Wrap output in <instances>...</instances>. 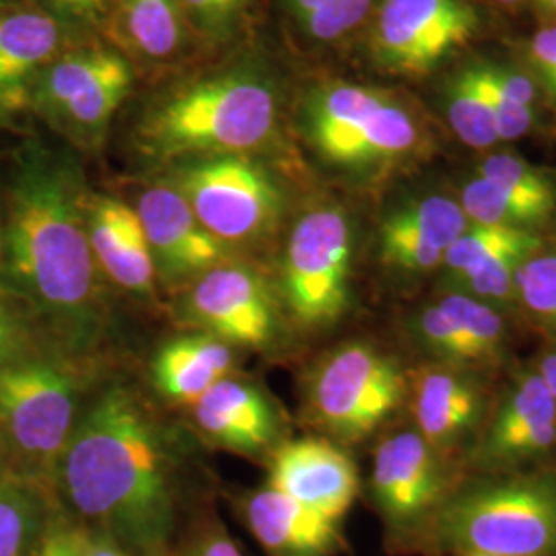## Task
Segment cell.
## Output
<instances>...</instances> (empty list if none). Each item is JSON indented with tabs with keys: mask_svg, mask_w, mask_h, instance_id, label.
I'll list each match as a JSON object with an SVG mask.
<instances>
[{
	"mask_svg": "<svg viewBox=\"0 0 556 556\" xmlns=\"http://www.w3.org/2000/svg\"><path fill=\"white\" fill-rule=\"evenodd\" d=\"M457 202L468 223L477 225L538 231L556 215V202L519 194L477 174L462 186Z\"/></svg>",
	"mask_w": 556,
	"mask_h": 556,
	"instance_id": "cell-27",
	"label": "cell"
},
{
	"mask_svg": "<svg viewBox=\"0 0 556 556\" xmlns=\"http://www.w3.org/2000/svg\"><path fill=\"white\" fill-rule=\"evenodd\" d=\"M245 521L275 556H328L338 546L337 521L303 507L275 486L248 498Z\"/></svg>",
	"mask_w": 556,
	"mask_h": 556,
	"instance_id": "cell-23",
	"label": "cell"
},
{
	"mask_svg": "<svg viewBox=\"0 0 556 556\" xmlns=\"http://www.w3.org/2000/svg\"><path fill=\"white\" fill-rule=\"evenodd\" d=\"M0 233H2V231H0Z\"/></svg>",
	"mask_w": 556,
	"mask_h": 556,
	"instance_id": "cell-48",
	"label": "cell"
},
{
	"mask_svg": "<svg viewBox=\"0 0 556 556\" xmlns=\"http://www.w3.org/2000/svg\"><path fill=\"white\" fill-rule=\"evenodd\" d=\"M493 2H497L498 7H503L507 11H517V9H521L530 0H493Z\"/></svg>",
	"mask_w": 556,
	"mask_h": 556,
	"instance_id": "cell-44",
	"label": "cell"
},
{
	"mask_svg": "<svg viewBox=\"0 0 556 556\" xmlns=\"http://www.w3.org/2000/svg\"><path fill=\"white\" fill-rule=\"evenodd\" d=\"M270 486L338 521L357 497L358 478L353 459L330 441L299 439L275 454Z\"/></svg>",
	"mask_w": 556,
	"mask_h": 556,
	"instance_id": "cell-19",
	"label": "cell"
},
{
	"mask_svg": "<svg viewBox=\"0 0 556 556\" xmlns=\"http://www.w3.org/2000/svg\"><path fill=\"white\" fill-rule=\"evenodd\" d=\"M526 231L532 229H514L498 225H477L468 223V227L459 233V238L450 245L443 264H441V282L443 287L466 277L478 264L507 248Z\"/></svg>",
	"mask_w": 556,
	"mask_h": 556,
	"instance_id": "cell-32",
	"label": "cell"
},
{
	"mask_svg": "<svg viewBox=\"0 0 556 556\" xmlns=\"http://www.w3.org/2000/svg\"><path fill=\"white\" fill-rule=\"evenodd\" d=\"M334 0H277L285 21L299 40L314 48H330V13Z\"/></svg>",
	"mask_w": 556,
	"mask_h": 556,
	"instance_id": "cell-35",
	"label": "cell"
},
{
	"mask_svg": "<svg viewBox=\"0 0 556 556\" xmlns=\"http://www.w3.org/2000/svg\"><path fill=\"white\" fill-rule=\"evenodd\" d=\"M31 2L91 31H100L114 0H31Z\"/></svg>",
	"mask_w": 556,
	"mask_h": 556,
	"instance_id": "cell-37",
	"label": "cell"
},
{
	"mask_svg": "<svg viewBox=\"0 0 556 556\" xmlns=\"http://www.w3.org/2000/svg\"><path fill=\"white\" fill-rule=\"evenodd\" d=\"M194 556H243L238 548V544L225 534H215L206 538L197 551Z\"/></svg>",
	"mask_w": 556,
	"mask_h": 556,
	"instance_id": "cell-40",
	"label": "cell"
},
{
	"mask_svg": "<svg viewBox=\"0 0 556 556\" xmlns=\"http://www.w3.org/2000/svg\"><path fill=\"white\" fill-rule=\"evenodd\" d=\"M200 429L223 447L258 454L277 438V415L252 383L223 378L194 404Z\"/></svg>",
	"mask_w": 556,
	"mask_h": 556,
	"instance_id": "cell-22",
	"label": "cell"
},
{
	"mask_svg": "<svg viewBox=\"0 0 556 556\" xmlns=\"http://www.w3.org/2000/svg\"><path fill=\"white\" fill-rule=\"evenodd\" d=\"M538 20L544 23H556V0H530Z\"/></svg>",
	"mask_w": 556,
	"mask_h": 556,
	"instance_id": "cell-43",
	"label": "cell"
},
{
	"mask_svg": "<svg viewBox=\"0 0 556 556\" xmlns=\"http://www.w3.org/2000/svg\"><path fill=\"white\" fill-rule=\"evenodd\" d=\"M149 241L155 270L167 282L194 280L231 258L229 250L197 219L188 200L167 178L144 186L132 204Z\"/></svg>",
	"mask_w": 556,
	"mask_h": 556,
	"instance_id": "cell-18",
	"label": "cell"
},
{
	"mask_svg": "<svg viewBox=\"0 0 556 556\" xmlns=\"http://www.w3.org/2000/svg\"><path fill=\"white\" fill-rule=\"evenodd\" d=\"M413 413L418 433L445 454L478 427L484 397L464 369L450 365L425 367L413 376Z\"/></svg>",
	"mask_w": 556,
	"mask_h": 556,
	"instance_id": "cell-21",
	"label": "cell"
},
{
	"mask_svg": "<svg viewBox=\"0 0 556 556\" xmlns=\"http://www.w3.org/2000/svg\"><path fill=\"white\" fill-rule=\"evenodd\" d=\"M441 456L417 429L381 439L374 457L371 495L390 528L410 530L425 517L435 516L450 493Z\"/></svg>",
	"mask_w": 556,
	"mask_h": 556,
	"instance_id": "cell-14",
	"label": "cell"
},
{
	"mask_svg": "<svg viewBox=\"0 0 556 556\" xmlns=\"http://www.w3.org/2000/svg\"><path fill=\"white\" fill-rule=\"evenodd\" d=\"M480 178L495 181L519 194L556 202V181L542 167L519 157L511 151H497L484 155L475 169Z\"/></svg>",
	"mask_w": 556,
	"mask_h": 556,
	"instance_id": "cell-33",
	"label": "cell"
},
{
	"mask_svg": "<svg viewBox=\"0 0 556 556\" xmlns=\"http://www.w3.org/2000/svg\"><path fill=\"white\" fill-rule=\"evenodd\" d=\"M406 396L396 361L365 342L330 353L314 371L309 404L319 425L344 441L371 435Z\"/></svg>",
	"mask_w": 556,
	"mask_h": 556,
	"instance_id": "cell-10",
	"label": "cell"
},
{
	"mask_svg": "<svg viewBox=\"0 0 556 556\" xmlns=\"http://www.w3.org/2000/svg\"><path fill=\"white\" fill-rule=\"evenodd\" d=\"M233 357L229 344L215 337L178 338L161 346L153 361V383L161 396L197 404L217 381L227 378Z\"/></svg>",
	"mask_w": 556,
	"mask_h": 556,
	"instance_id": "cell-24",
	"label": "cell"
},
{
	"mask_svg": "<svg viewBox=\"0 0 556 556\" xmlns=\"http://www.w3.org/2000/svg\"><path fill=\"white\" fill-rule=\"evenodd\" d=\"M60 464L66 497L83 516L147 551L165 542L174 523L172 457L130 390L114 386L93 400Z\"/></svg>",
	"mask_w": 556,
	"mask_h": 556,
	"instance_id": "cell-3",
	"label": "cell"
},
{
	"mask_svg": "<svg viewBox=\"0 0 556 556\" xmlns=\"http://www.w3.org/2000/svg\"><path fill=\"white\" fill-rule=\"evenodd\" d=\"M85 556H128L122 553L118 546L110 538L101 536L91 540L87 538L85 542Z\"/></svg>",
	"mask_w": 556,
	"mask_h": 556,
	"instance_id": "cell-42",
	"label": "cell"
},
{
	"mask_svg": "<svg viewBox=\"0 0 556 556\" xmlns=\"http://www.w3.org/2000/svg\"><path fill=\"white\" fill-rule=\"evenodd\" d=\"M85 534L56 528L43 540L40 556H85Z\"/></svg>",
	"mask_w": 556,
	"mask_h": 556,
	"instance_id": "cell-39",
	"label": "cell"
},
{
	"mask_svg": "<svg viewBox=\"0 0 556 556\" xmlns=\"http://www.w3.org/2000/svg\"><path fill=\"white\" fill-rule=\"evenodd\" d=\"M79 161L41 140L21 144L7 181L4 266L11 282L77 349L101 337L100 266L87 231Z\"/></svg>",
	"mask_w": 556,
	"mask_h": 556,
	"instance_id": "cell-1",
	"label": "cell"
},
{
	"mask_svg": "<svg viewBox=\"0 0 556 556\" xmlns=\"http://www.w3.org/2000/svg\"><path fill=\"white\" fill-rule=\"evenodd\" d=\"M289 118L282 77L254 43L155 80L140 98L128 135L140 157L157 165L266 155Z\"/></svg>",
	"mask_w": 556,
	"mask_h": 556,
	"instance_id": "cell-2",
	"label": "cell"
},
{
	"mask_svg": "<svg viewBox=\"0 0 556 556\" xmlns=\"http://www.w3.org/2000/svg\"><path fill=\"white\" fill-rule=\"evenodd\" d=\"M355 229L334 202L305 208L293 223L282 252V295L303 326L337 321L351 293Z\"/></svg>",
	"mask_w": 556,
	"mask_h": 556,
	"instance_id": "cell-9",
	"label": "cell"
},
{
	"mask_svg": "<svg viewBox=\"0 0 556 556\" xmlns=\"http://www.w3.org/2000/svg\"><path fill=\"white\" fill-rule=\"evenodd\" d=\"M540 231H526L521 238L498 250L491 258L472 268L466 277L443 287V291H462L480 299L501 312L516 307V277L519 266L542 243Z\"/></svg>",
	"mask_w": 556,
	"mask_h": 556,
	"instance_id": "cell-28",
	"label": "cell"
},
{
	"mask_svg": "<svg viewBox=\"0 0 556 556\" xmlns=\"http://www.w3.org/2000/svg\"><path fill=\"white\" fill-rule=\"evenodd\" d=\"M530 75L556 101V23H544L528 41Z\"/></svg>",
	"mask_w": 556,
	"mask_h": 556,
	"instance_id": "cell-36",
	"label": "cell"
},
{
	"mask_svg": "<svg viewBox=\"0 0 556 556\" xmlns=\"http://www.w3.org/2000/svg\"><path fill=\"white\" fill-rule=\"evenodd\" d=\"M538 376L544 381V386L548 388V392L556 400V349L548 351L544 357L540 358L536 367Z\"/></svg>",
	"mask_w": 556,
	"mask_h": 556,
	"instance_id": "cell-41",
	"label": "cell"
},
{
	"mask_svg": "<svg viewBox=\"0 0 556 556\" xmlns=\"http://www.w3.org/2000/svg\"><path fill=\"white\" fill-rule=\"evenodd\" d=\"M556 447V400L536 369L521 374L501 397L468 464L480 475L519 472Z\"/></svg>",
	"mask_w": 556,
	"mask_h": 556,
	"instance_id": "cell-13",
	"label": "cell"
},
{
	"mask_svg": "<svg viewBox=\"0 0 556 556\" xmlns=\"http://www.w3.org/2000/svg\"><path fill=\"white\" fill-rule=\"evenodd\" d=\"M17 2H23V0H0V11L13 7V4H17Z\"/></svg>",
	"mask_w": 556,
	"mask_h": 556,
	"instance_id": "cell-45",
	"label": "cell"
},
{
	"mask_svg": "<svg viewBox=\"0 0 556 556\" xmlns=\"http://www.w3.org/2000/svg\"><path fill=\"white\" fill-rule=\"evenodd\" d=\"M87 231L93 258L108 277L132 293L153 291L157 270L132 204L89 192Z\"/></svg>",
	"mask_w": 556,
	"mask_h": 556,
	"instance_id": "cell-20",
	"label": "cell"
},
{
	"mask_svg": "<svg viewBox=\"0 0 556 556\" xmlns=\"http://www.w3.org/2000/svg\"><path fill=\"white\" fill-rule=\"evenodd\" d=\"M100 34L151 83L204 62L178 0H114Z\"/></svg>",
	"mask_w": 556,
	"mask_h": 556,
	"instance_id": "cell-17",
	"label": "cell"
},
{
	"mask_svg": "<svg viewBox=\"0 0 556 556\" xmlns=\"http://www.w3.org/2000/svg\"><path fill=\"white\" fill-rule=\"evenodd\" d=\"M98 38L36 2L0 11V122L27 112L34 83L66 52Z\"/></svg>",
	"mask_w": 556,
	"mask_h": 556,
	"instance_id": "cell-12",
	"label": "cell"
},
{
	"mask_svg": "<svg viewBox=\"0 0 556 556\" xmlns=\"http://www.w3.org/2000/svg\"><path fill=\"white\" fill-rule=\"evenodd\" d=\"M4 258V245H2V233H0V262Z\"/></svg>",
	"mask_w": 556,
	"mask_h": 556,
	"instance_id": "cell-46",
	"label": "cell"
},
{
	"mask_svg": "<svg viewBox=\"0 0 556 556\" xmlns=\"http://www.w3.org/2000/svg\"><path fill=\"white\" fill-rule=\"evenodd\" d=\"M169 179L202 227L229 248L273 236L285 213V190L262 155H215L169 165Z\"/></svg>",
	"mask_w": 556,
	"mask_h": 556,
	"instance_id": "cell-7",
	"label": "cell"
},
{
	"mask_svg": "<svg viewBox=\"0 0 556 556\" xmlns=\"http://www.w3.org/2000/svg\"><path fill=\"white\" fill-rule=\"evenodd\" d=\"M482 15L470 0H379L365 56L386 77L422 79L477 38Z\"/></svg>",
	"mask_w": 556,
	"mask_h": 556,
	"instance_id": "cell-8",
	"label": "cell"
},
{
	"mask_svg": "<svg viewBox=\"0 0 556 556\" xmlns=\"http://www.w3.org/2000/svg\"><path fill=\"white\" fill-rule=\"evenodd\" d=\"M457 555L556 556V472L482 475L447 493L431 521Z\"/></svg>",
	"mask_w": 556,
	"mask_h": 556,
	"instance_id": "cell-5",
	"label": "cell"
},
{
	"mask_svg": "<svg viewBox=\"0 0 556 556\" xmlns=\"http://www.w3.org/2000/svg\"><path fill=\"white\" fill-rule=\"evenodd\" d=\"M289 118L326 169L355 181L383 178L431 149V130L417 103L392 87L314 80L289 105Z\"/></svg>",
	"mask_w": 556,
	"mask_h": 556,
	"instance_id": "cell-4",
	"label": "cell"
},
{
	"mask_svg": "<svg viewBox=\"0 0 556 556\" xmlns=\"http://www.w3.org/2000/svg\"><path fill=\"white\" fill-rule=\"evenodd\" d=\"M38 509L20 489L0 491V556H23L36 534Z\"/></svg>",
	"mask_w": 556,
	"mask_h": 556,
	"instance_id": "cell-34",
	"label": "cell"
},
{
	"mask_svg": "<svg viewBox=\"0 0 556 556\" xmlns=\"http://www.w3.org/2000/svg\"><path fill=\"white\" fill-rule=\"evenodd\" d=\"M204 60L252 43L260 0H178Z\"/></svg>",
	"mask_w": 556,
	"mask_h": 556,
	"instance_id": "cell-25",
	"label": "cell"
},
{
	"mask_svg": "<svg viewBox=\"0 0 556 556\" xmlns=\"http://www.w3.org/2000/svg\"><path fill=\"white\" fill-rule=\"evenodd\" d=\"M139 80L130 60L93 38L54 60L31 87L27 112L83 153L103 149Z\"/></svg>",
	"mask_w": 556,
	"mask_h": 556,
	"instance_id": "cell-6",
	"label": "cell"
},
{
	"mask_svg": "<svg viewBox=\"0 0 556 556\" xmlns=\"http://www.w3.org/2000/svg\"><path fill=\"white\" fill-rule=\"evenodd\" d=\"M190 316L215 338L241 346H264L277 332V307L256 268L225 260L194 278Z\"/></svg>",
	"mask_w": 556,
	"mask_h": 556,
	"instance_id": "cell-15",
	"label": "cell"
},
{
	"mask_svg": "<svg viewBox=\"0 0 556 556\" xmlns=\"http://www.w3.org/2000/svg\"><path fill=\"white\" fill-rule=\"evenodd\" d=\"M410 334L415 338L418 349H422L429 357L435 358L439 365L450 367H470L480 365L472 342L452 316V312L435 299L433 303L420 307L410 319Z\"/></svg>",
	"mask_w": 556,
	"mask_h": 556,
	"instance_id": "cell-30",
	"label": "cell"
},
{
	"mask_svg": "<svg viewBox=\"0 0 556 556\" xmlns=\"http://www.w3.org/2000/svg\"><path fill=\"white\" fill-rule=\"evenodd\" d=\"M459 556H495V555H484V553H466V555Z\"/></svg>",
	"mask_w": 556,
	"mask_h": 556,
	"instance_id": "cell-47",
	"label": "cell"
},
{
	"mask_svg": "<svg viewBox=\"0 0 556 556\" xmlns=\"http://www.w3.org/2000/svg\"><path fill=\"white\" fill-rule=\"evenodd\" d=\"M441 110L454 135L466 147L493 151L501 144L497 119L478 79L475 60L462 64L443 80Z\"/></svg>",
	"mask_w": 556,
	"mask_h": 556,
	"instance_id": "cell-26",
	"label": "cell"
},
{
	"mask_svg": "<svg viewBox=\"0 0 556 556\" xmlns=\"http://www.w3.org/2000/svg\"><path fill=\"white\" fill-rule=\"evenodd\" d=\"M516 307L542 334L556 340V238L542 239L519 266Z\"/></svg>",
	"mask_w": 556,
	"mask_h": 556,
	"instance_id": "cell-29",
	"label": "cell"
},
{
	"mask_svg": "<svg viewBox=\"0 0 556 556\" xmlns=\"http://www.w3.org/2000/svg\"><path fill=\"white\" fill-rule=\"evenodd\" d=\"M25 346V332L20 319L0 301V369L21 361Z\"/></svg>",
	"mask_w": 556,
	"mask_h": 556,
	"instance_id": "cell-38",
	"label": "cell"
},
{
	"mask_svg": "<svg viewBox=\"0 0 556 556\" xmlns=\"http://www.w3.org/2000/svg\"><path fill=\"white\" fill-rule=\"evenodd\" d=\"M80 383L66 367L17 361L0 369V427L23 456L60 459L77 425Z\"/></svg>",
	"mask_w": 556,
	"mask_h": 556,
	"instance_id": "cell-11",
	"label": "cell"
},
{
	"mask_svg": "<svg viewBox=\"0 0 556 556\" xmlns=\"http://www.w3.org/2000/svg\"><path fill=\"white\" fill-rule=\"evenodd\" d=\"M466 227L468 219L452 194L429 190L397 200L379 223V262L394 277H427L441 270L450 245Z\"/></svg>",
	"mask_w": 556,
	"mask_h": 556,
	"instance_id": "cell-16",
	"label": "cell"
},
{
	"mask_svg": "<svg viewBox=\"0 0 556 556\" xmlns=\"http://www.w3.org/2000/svg\"><path fill=\"white\" fill-rule=\"evenodd\" d=\"M438 299L452 312V316L472 342L480 365H491L505 355L509 338V330L503 318L505 312L462 291H443Z\"/></svg>",
	"mask_w": 556,
	"mask_h": 556,
	"instance_id": "cell-31",
	"label": "cell"
}]
</instances>
